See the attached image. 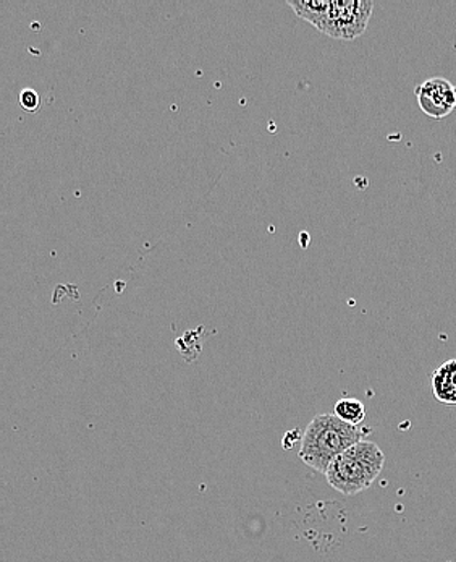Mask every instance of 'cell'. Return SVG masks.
<instances>
[{
  "label": "cell",
  "instance_id": "cell-1",
  "mask_svg": "<svg viewBox=\"0 0 456 562\" xmlns=\"http://www.w3.org/2000/svg\"><path fill=\"white\" fill-rule=\"evenodd\" d=\"M360 441L363 432L358 427L345 424L335 414H322L306 427L298 456L306 465L326 475L330 463Z\"/></svg>",
  "mask_w": 456,
  "mask_h": 562
},
{
  "label": "cell",
  "instance_id": "cell-2",
  "mask_svg": "<svg viewBox=\"0 0 456 562\" xmlns=\"http://www.w3.org/2000/svg\"><path fill=\"white\" fill-rule=\"evenodd\" d=\"M384 463L386 454L376 442L360 441L330 463L326 479L342 495H358L376 482Z\"/></svg>",
  "mask_w": 456,
  "mask_h": 562
},
{
  "label": "cell",
  "instance_id": "cell-3",
  "mask_svg": "<svg viewBox=\"0 0 456 562\" xmlns=\"http://www.w3.org/2000/svg\"><path fill=\"white\" fill-rule=\"evenodd\" d=\"M373 9L371 0H332L329 15L319 32L335 40H356L366 32Z\"/></svg>",
  "mask_w": 456,
  "mask_h": 562
},
{
  "label": "cell",
  "instance_id": "cell-4",
  "mask_svg": "<svg viewBox=\"0 0 456 562\" xmlns=\"http://www.w3.org/2000/svg\"><path fill=\"white\" fill-rule=\"evenodd\" d=\"M421 111L429 117L441 121L456 108L455 87L445 78H429L414 90Z\"/></svg>",
  "mask_w": 456,
  "mask_h": 562
},
{
  "label": "cell",
  "instance_id": "cell-5",
  "mask_svg": "<svg viewBox=\"0 0 456 562\" xmlns=\"http://www.w3.org/2000/svg\"><path fill=\"white\" fill-rule=\"evenodd\" d=\"M431 386L441 404L456 407V359L447 360L432 373Z\"/></svg>",
  "mask_w": 456,
  "mask_h": 562
},
{
  "label": "cell",
  "instance_id": "cell-6",
  "mask_svg": "<svg viewBox=\"0 0 456 562\" xmlns=\"http://www.w3.org/2000/svg\"><path fill=\"white\" fill-rule=\"evenodd\" d=\"M330 5H332V0H288V7L294 9L296 15L311 23L318 30L324 25Z\"/></svg>",
  "mask_w": 456,
  "mask_h": 562
},
{
  "label": "cell",
  "instance_id": "cell-7",
  "mask_svg": "<svg viewBox=\"0 0 456 562\" xmlns=\"http://www.w3.org/2000/svg\"><path fill=\"white\" fill-rule=\"evenodd\" d=\"M335 415L345 424L358 427L366 418V407L358 398H342L335 404Z\"/></svg>",
  "mask_w": 456,
  "mask_h": 562
},
{
  "label": "cell",
  "instance_id": "cell-8",
  "mask_svg": "<svg viewBox=\"0 0 456 562\" xmlns=\"http://www.w3.org/2000/svg\"><path fill=\"white\" fill-rule=\"evenodd\" d=\"M20 105L25 109L26 112H37L41 109V97L32 88H25L20 93Z\"/></svg>",
  "mask_w": 456,
  "mask_h": 562
},
{
  "label": "cell",
  "instance_id": "cell-9",
  "mask_svg": "<svg viewBox=\"0 0 456 562\" xmlns=\"http://www.w3.org/2000/svg\"><path fill=\"white\" fill-rule=\"evenodd\" d=\"M455 98H456V87H455Z\"/></svg>",
  "mask_w": 456,
  "mask_h": 562
}]
</instances>
